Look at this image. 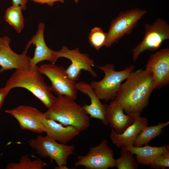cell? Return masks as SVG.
I'll list each match as a JSON object with an SVG mask.
<instances>
[{
	"label": "cell",
	"mask_w": 169,
	"mask_h": 169,
	"mask_svg": "<svg viewBox=\"0 0 169 169\" xmlns=\"http://www.w3.org/2000/svg\"><path fill=\"white\" fill-rule=\"evenodd\" d=\"M121 84L115 100L127 115H140L148 104L154 89L153 75L149 69H140L131 72Z\"/></svg>",
	"instance_id": "cell-1"
},
{
	"label": "cell",
	"mask_w": 169,
	"mask_h": 169,
	"mask_svg": "<svg viewBox=\"0 0 169 169\" xmlns=\"http://www.w3.org/2000/svg\"><path fill=\"white\" fill-rule=\"evenodd\" d=\"M5 86L11 90L17 87L27 90L47 109L51 105L55 97L50 86L45 82L37 65L16 69L7 81Z\"/></svg>",
	"instance_id": "cell-2"
},
{
	"label": "cell",
	"mask_w": 169,
	"mask_h": 169,
	"mask_svg": "<svg viewBox=\"0 0 169 169\" xmlns=\"http://www.w3.org/2000/svg\"><path fill=\"white\" fill-rule=\"evenodd\" d=\"M44 114L48 119L58 122L64 126H73L80 131L86 130L90 125V117L83 107L65 95L55 97Z\"/></svg>",
	"instance_id": "cell-3"
},
{
	"label": "cell",
	"mask_w": 169,
	"mask_h": 169,
	"mask_svg": "<svg viewBox=\"0 0 169 169\" xmlns=\"http://www.w3.org/2000/svg\"><path fill=\"white\" fill-rule=\"evenodd\" d=\"M96 67L104 71V76L99 81H91L90 85L100 99L105 102L115 100L121 83L135 68L131 65L123 70L116 71L111 63Z\"/></svg>",
	"instance_id": "cell-4"
},
{
	"label": "cell",
	"mask_w": 169,
	"mask_h": 169,
	"mask_svg": "<svg viewBox=\"0 0 169 169\" xmlns=\"http://www.w3.org/2000/svg\"><path fill=\"white\" fill-rule=\"evenodd\" d=\"M147 11L135 8L121 11L111 20L104 46L110 47L125 35L131 33Z\"/></svg>",
	"instance_id": "cell-5"
},
{
	"label": "cell",
	"mask_w": 169,
	"mask_h": 169,
	"mask_svg": "<svg viewBox=\"0 0 169 169\" xmlns=\"http://www.w3.org/2000/svg\"><path fill=\"white\" fill-rule=\"evenodd\" d=\"M28 143L39 156L44 158L49 157L51 162L54 160L58 166L66 165L68 156L74 153L75 149L74 145L58 143L47 136L38 135L29 140Z\"/></svg>",
	"instance_id": "cell-6"
},
{
	"label": "cell",
	"mask_w": 169,
	"mask_h": 169,
	"mask_svg": "<svg viewBox=\"0 0 169 169\" xmlns=\"http://www.w3.org/2000/svg\"><path fill=\"white\" fill-rule=\"evenodd\" d=\"M144 28L145 33L142 40L132 50L135 62L145 51L156 50L164 41L169 39V25L166 20L158 18L151 24H145Z\"/></svg>",
	"instance_id": "cell-7"
},
{
	"label": "cell",
	"mask_w": 169,
	"mask_h": 169,
	"mask_svg": "<svg viewBox=\"0 0 169 169\" xmlns=\"http://www.w3.org/2000/svg\"><path fill=\"white\" fill-rule=\"evenodd\" d=\"M38 69L50 81L52 91L56 96L65 95L74 100L76 99V82L68 77L66 69L63 66L50 63L42 64L38 66Z\"/></svg>",
	"instance_id": "cell-8"
},
{
	"label": "cell",
	"mask_w": 169,
	"mask_h": 169,
	"mask_svg": "<svg viewBox=\"0 0 169 169\" xmlns=\"http://www.w3.org/2000/svg\"><path fill=\"white\" fill-rule=\"evenodd\" d=\"M113 150L109 146L107 141H101L95 147H90L84 156H78L74 165L76 167L83 166L87 169H107L115 166L116 159Z\"/></svg>",
	"instance_id": "cell-9"
},
{
	"label": "cell",
	"mask_w": 169,
	"mask_h": 169,
	"mask_svg": "<svg viewBox=\"0 0 169 169\" xmlns=\"http://www.w3.org/2000/svg\"><path fill=\"white\" fill-rule=\"evenodd\" d=\"M56 55L58 58L63 57L70 60L71 64L66 69V72L72 80L75 82L79 79L82 70L89 72L94 77H97L92 68L95 66L94 60L90 58L88 54L80 53L78 48L70 49L64 46L59 50L56 51Z\"/></svg>",
	"instance_id": "cell-10"
},
{
	"label": "cell",
	"mask_w": 169,
	"mask_h": 169,
	"mask_svg": "<svg viewBox=\"0 0 169 169\" xmlns=\"http://www.w3.org/2000/svg\"><path fill=\"white\" fill-rule=\"evenodd\" d=\"M146 69L152 73L154 89H160L169 83V49H162L151 54Z\"/></svg>",
	"instance_id": "cell-11"
},
{
	"label": "cell",
	"mask_w": 169,
	"mask_h": 169,
	"mask_svg": "<svg viewBox=\"0 0 169 169\" xmlns=\"http://www.w3.org/2000/svg\"><path fill=\"white\" fill-rule=\"evenodd\" d=\"M5 112L17 120L21 130H27L38 134L45 131L40 120L44 113L34 107L22 105L6 110Z\"/></svg>",
	"instance_id": "cell-12"
},
{
	"label": "cell",
	"mask_w": 169,
	"mask_h": 169,
	"mask_svg": "<svg viewBox=\"0 0 169 169\" xmlns=\"http://www.w3.org/2000/svg\"><path fill=\"white\" fill-rule=\"evenodd\" d=\"M11 41L8 36L0 37V73L5 70L21 69L30 66L31 58L27 55L28 50L25 49L20 54L15 53L10 47Z\"/></svg>",
	"instance_id": "cell-13"
},
{
	"label": "cell",
	"mask_w": 169,
	"mask_h": 169,
	"mask_svg": "<svg viewBox=\"0 0 169 169\" xmlns=\"http://www.w3.org/2000/svg\"><path fill=\"white\" fill-rule=\"evenodd\" d=\"M44 24L40 23L36 33L28 41L25 47V49L28 50L31 44L35 46L33 56L30 60L31 67L35 66L38 63L44 60L55 64L58 59L56 56V51L49 48L45 43L44 37Z\"/></svg>",
	"instance_id": "cell-14"
},
{
	"label": "cell",
	"mask_w": 169,
	"mask_h": 169,
	"mask_svg": "<svg viewBox=\"0 0 169 169\" xmlns=\"http://www.w3.org/2000/svg\"><path fill=\"white\" fill-rule=\"evenodd\" d=\"M133 122L122 133H116L111 128L110 138L117 147H128L134 145L138 135L148 125L147 119L138 115H134Z\"/></svg>",
	"instance_id": "cell-15"
},
{
	"label": "cell",
	"mask_w": 169,
	"mask_h": 169,
	"mask_svg": "<svg viewBox=\"0 0 169 169\" xmlns=\"http://www.w3.org/2000/svg\"><path fill=\"white\" fill-rule=\"evenodd\" d=\"M75 86L77 90L87 95L90 99V105L85 103L82 106L86 113L90 115V118L99 119L104 125H108L106 117L107 105L100 102L90 84L84 82H79L76 83Z\"/></svg>",
	"instance_id": "cell-16"
},
{
	"label": "cell",
	"mask_w": 169,
	"mask_h": 169,
	"mask_svg": "<svg viewBox=\"0 0 169 169\" xmlns=\"http://www.w3.org/2000/svg\"><path fill=\"white\" fill-rule=\"evenodd\" d=\"M106 117L108 124L118 134L122 133L134 120V115L125 114L120 104L115 100L107 105Z\"/></svg>",
	"instance_id": "cell-17"
},
{
	"label": "cell",
	"mask_w": 169,
	"mask_h": 169,
	"mask_svg": "<svg viewBox=\"0 0 169 169\" xmlns=\"http://www.w3.org/2000/svg\"><path fill=\"white\" fill-rule=\"evenodd\" d=\"M40 120L45 128L46 136L63 144H67L80 132L73 126H64L54 120L48 119L44 114Z\"/></svg>",
	"instance_id": "cell-18"
},
{
	"label": "cell",
	"mask_w": 169,
	"mask_h": 169,
	"mask_svg": "<svg viewBox=\"0 0 169 169\" xmlns=\"http://www.w3.org/2000/svg\"><path fill=\"white\" fill-rule=\"evenodd\" d=\"M144 145L139 147L134 146L123 147L122 148L130 151L136 155L135 157L138 162L146 166H150L159 155L169 151V146L167 144L161 146H151L147 144Z\"/></svg>",
	"instance_id": "cell-19"
},
{
	"label": "cell",
	"mask_w": 169,
	"mask_h": 169,
	"mask_svg": "<svg viewBox=\"0 0 169 169\" xmlns=\"http://www.w3.org/2000/svg\"><path fill=\"white\" fill-rule=\"evenodd\" d=\"M169 124V121L159 122L157 125L145 127L138 135L134 146L139 147L149 143L153 139L163 133L164 128Z\"/></svg>",
	"instance_id": "cell-20"
},
{
	"label": "cell",
	"mask_w": 169,
	"mask_h": 169,
	"mask_svg": "<svg viewBox=\"0 0 169 169\" xmlns=\"http://www.w3.org/2000/svg\"><path fill=\"white\" fill-rule=\"evenodd\" d=\"M22 7L19 6L9 7L6 10L5 21L13 27L17 33H21L24 27V20Z\"/></svg>",
	"instance_id": "cell-21"
},
{
	"label": "cell",
	"mask_w": 169,
	"mask_h": 169,
	"mask_svg": "<svg viewBox=\"0 0 169 169\" xmlns=\"http://www.w3.org/2000/svg\"><path fill=\"white\" fill-rule=\"evenodd\" d=\"M48 165L43 161L35 159L33 161L27 156H22L18 162H11L6 166V169H42Z\"/></svg>",
	"instance_id": "cell-22"
},
{
	"label": "cell",
	"mask_w": 169,
	"mask_h": 169,
	"mask_svg": "<svg viewBox=\"0 0 169 169\" xmlns=\"http://www.w3.org/2000/svg\"><path fill=\"white\" fill-rule=\"evenodd\" d=\"M120 156L116 159V166L118 169H137L140 164L134 156V154L130 151L121 148Z\"/></svg>",
	"instance_id": "cell-23"
},
{
	"label": "cell",
	"mask_w": 169,
	"mask_h": 169,
	"mask_svg": "<svg viewBox=\"0 0 169 169\" xmlns=\"http://www.w3.org/2000/svg\"><path fill=\"white\" fill-rule=\"evenodd\" d=\"M107 33L100 27H95L89 33V39L90 44L96 50L104 46Z\"/></svg>",
	"instance_id": "cell-24"
},
{
	"label": "cell",
	"mask_w": 169,
	"mask_h": 169,
	"mask_svg": "<svg viewBox=\"0 0 169 169\" xmlns=\"http://www.w3.org/2000/svg\"><path fill=\"white\" fill-rule=\"evenodd\" d=\"M151 168L164 169L169 167V151L160 154L152 161L150 166Z\"/></svg>",
	"instance_id": "cell-25"
},
{
	"label": "cell",
	"mask_w": 169,
	"mask_h": 169,
	"mask_svg": "<svg viewBox=\"0 0 169 169\" xmlns=\"http://www.w3.org/2000/svg\"><path fill=\"white\" fill-rule=\"evenodd\" d=\"M10 90H11L6 86L0 88V110L3 105L6 97Z\"/></svg>",
	"instance_id": "cell-26"
},
{
	"label": "cell",
	"mask_w": 169,
	"mask_h": 169,
	"mask_svg": "<svg viewBox=\"0 0 169 169\" xmlns=\"http://www.w3.org/2000/svg\"><path fill=\"white\" fill-rule=\"evenodd\" d=\"M32 1L34 2L38 3H40L41 4H47L48 5L52 7L55 2H59L61 3L64 2V0H29Z\"/></svg>",
	"instance_id": "cell-27"
},
{
	"label": "cell",
	"mask_w": 169,
	"mask_h": 169,
	"mask_svg": "<svg viewBox=\"0 0 169 169\" xmlns=\"http://www.w3.org/2000/svg\"><path fill=\"white\" fill-rule=\"evenodd\" d=\"M28 0H11L12 5L13 6H21L23 10L27 8V4Z\"/></svg>",
	"instance_id": "cell-28"
},
{
	"label": "cell",
	"mask_w": 169,
	"mask_h": 169,
	"mask_svg": "<svg viewBox=\"0 0 169 169\" xmlns=\"http://www.w3.org/2000/svg\"><path fill=\"white\" fill-rule=\"evenodd\" d=\"M56 169H69L66 166V165H63L60 166H56L54 167Z\"/></svg>",
	"instance_id": "cell-29"
},
{
	"label": "cell",
	"mask_w": 169,
	"mask_h": 169,
	"mask_svg": "<svg viewBox=\"0 0 169 169\" xmlns=\"http://www.w3.org/2000/svg\"><path fill=\"white\" fill-rule=\"evenodd\" d=\"M74 0L76 3H77L79 2L78 0Z\"/></svg>",
	"instance_id": "cell-30"
}]
</instances>
